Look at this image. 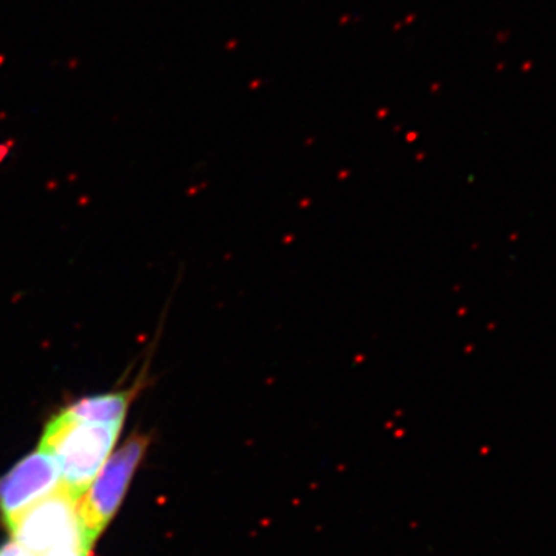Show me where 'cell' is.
I'll return each instance as SVG.
<instances>
[{"label":"cell","instance_id":"cell-1","mask_svg":"<svg viewBox=\"0 0 556 556\" xmlns=\"http://www.w3.org/2000/svg\"><path fill=\"white\" fill-rule=\"evenodd\" d=\"M122 423L81 421L61 409L44 428L39 448L50 453L61 468V484L81 499L109 459Z\"/></svg>","mask_w":556,"mask_h":556},{"label":"cell","instance_id":"cell-5","mask_svg":"<svg viewBox=\"0 0 556 556\" xmlns=\"http://www.w3.org/2000/svg\"><path fill=\"white\" fill-rule=\"evenodd\" d=\"M144 376L145 369H142L141 377L132 388L77 399L64 409L70 416L81 419V421L99 423H124L127 411L145 383Z\"/></svg>","mask_w":556,"mask_h":556},{"label":"cell","instance_id":"cell-3","mask_svg":"<svg viewBox=\"0 0 556 556\" xmlns=\"http://www.w3.org/2000/svg\"><path fill=\"white\" fill-rule=\"evenodd\" d=\"M150 439L134 433L118 451L109 456L90 487L77 504L82 542L90 553L96 539L114 516L130 485L132 477L149 448Z\"/></svg>","mask_w":556,"mask_h":556},{"label":"cell","instance_id":"cell-4","mask_svg":"<svg viewBox=\"0 0 556 556\" xmlns=\"http://www.w3.org/2000/svg\"><path fill=\"white\" fill-rule=\"evenodd\" d=\"M61 485V468L44 450H36L0 479V514L8 527L23 510Z\"/></svg>","mask_w":556,"mask_h":556},{"label":"cell","instance_id":"cell-2","mask_svg":"<svg viewBox=\"0 0 556 556\" xmlns=\"http://www.w3.org/2000/svg\"><path fill=\"white\" fill-rule=\"evenodd\" d=\"M77 504L79 499L73 497L61 484L8 525L13 541L31 556L68 553L89 556L82 542Z\"/></svg>","mask_w":556,"mask_h":556}]
</instances>
